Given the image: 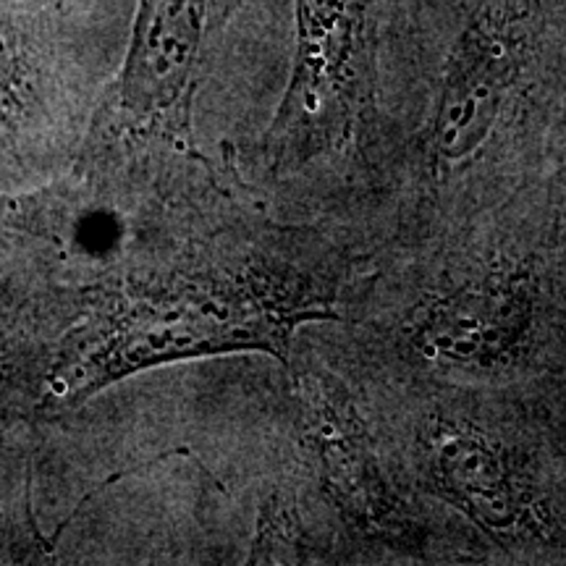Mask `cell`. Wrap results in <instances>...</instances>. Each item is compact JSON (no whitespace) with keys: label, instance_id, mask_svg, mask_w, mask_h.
<instances>
[{"label":"cell","instance_id":"6da1fadb","mask_svg":"<svg viewBox=\"0 0 566 566\" xmlns=\"http://www.w3.org/2000/svg\"><path fill=\"white\" fill-rule=\"evenodd\" d=\"M66 271L80 283V313L51 373V417L153 367L239 352L286 363L302 323L338 317L315 275L205 239L103 271Z\"/></svg>","mask_w":566,"mask_h":566},{"label":"cell","instance_id":"7a4b0ae2","mask_svg":"<svg viewBox=\"0 0 566 566\" xmlns=\"http://www.w3.org/2000/svg\"><path fill=\"white\" fill-rule=\"evenodd\" d=\"M239 0H137L129 48L92 111L74 166L202 160L195 103Z\"/></svg>","mask_w":566,"mask_h":566},{"label":"cell","instance_id":"3957f363","mask_svg":"<svg viewBox=\"0 0 566 566\" xmlns=\"http://www.w3.org/2000/svg\"><path fill=\"white\" fill-rule=\"evenodd\" d=\"M384 0H294V61L263 139L273 174L344 150L365 129L378 84Z\"/></svg>","mask_w":566,"mask_h":566},{"label":"cell","instance_id":"277c9868","mask_svg":"<svg viewBox=\"0 0 566 566\" xmlns=\"http://www.w3.org/2000/svg\"><path fill=\"white\" fill-rule=\"evenodd\" d=\"M76 313L80 283L53 239L0 223V483L27 464L34 433L53 420L48 386Z\"/></svg>","mask_w":566,"mask_h":566},{"label":"cell","instance_id":"5b68a950","mask_svg":"<svg viewBox=\"0 0 566 566\" xmlns=\"http://www.w3.org/2000/svg\"><path fill=\"white\" fill-rule=\"evenodd\" d=\"M69 0H0V179L42 181L74 160L82 116L69 48Z\"/></svg>","mask_w":566,"mask_h":566},{"label":"cell","instance_id":"8992f818","mask_svg":"<svg viewBox=\"0 0 566 566\" xmlns=\"http://www.w3.org/2000/svg\"><path fill=\"white\" fill-rule=\"evenodd\" d=\"M543 0H475L451 40L424 129L438 171L475 160L525 87L543 45Z\"/></svg>","mask_w":566,"mask_h":566},{"label":"cell","instance_id":"52a82bcc","mask_svg":"<svg viewBox=\"0 0 566 566\" xmlns=\"http://www.w3.org/2000/svg\"><path fill=\"white\" fill-rule=\"evenodd\" d=\"M541 283L525 263H499L433 296L407 328L417 357L457 370L514 365L533 342Z\"/></svg>","mask_w":566,"mask_h":566},{"label":"cell","instance_id":"ba28073f","mask_svg":"<svg viewBox=\"0 0 566 566\" xmlns=\"http://www.w3.org/2000/svg\"><path fill=\"white\" fill-rule=\"evenodd\" d=\"M300 386L302 441L331 504L363 535L391 546H412L415 520L394 491L352 394L323 370H307Z\"/></svg>","mask_w":566,"mask_h":566},{"label":"cell","instance_id":"9c48e42d","mask_svg":"<svg viewBox=\"0 0 566 566\" xmlns=\"http://www.w3.org/2000/svg\"><path fill=\"white\" fill-rule=\"evenodd\" d=\"M424 480L449 506L504 546L541 543L548 509L512 451L478 424L441 417L424 430Z\"/></svg>","mask_w":566,"mask_h":566},{"label":"cell","instance_id":"30bf717a","mask_svg":"<svg viewBox=\"0 0 566 566\" xmlns=\"http://www.w3.org/2000/svg\"><path fill=\"white\" fill-rule=\"evenodd\" d=\"M300 558L302 543L292 514L283 512L281 504L265 506L260 514L250 562H300Z\"/></svg>","mask_w":566,"mask_h":566},{"label":"cell","instance_id":"8fae6325","mask_svg":"<svg viewBox=\"0 0 566 566\" xmlns=\"http://www.w3.org/2000/svg\"><path fill=\"white\" fill-rule=\"evenodd\" d=\"M24 210V192H0V223L19 221Z\"/></svg>","mask_w":566,"mask_h":566}]
</instances>
